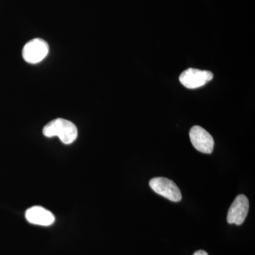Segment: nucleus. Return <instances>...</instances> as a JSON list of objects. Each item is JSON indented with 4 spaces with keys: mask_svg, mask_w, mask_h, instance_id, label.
<instances>
[{
    "mask_svg": "<svg viewBox=\"0 0 255 255\" xmlns=\"http://www.w3.org/2000/svg\"><path fill=\"white\" fill-rule=\"evenodd\" d=\"M43 132L46 137H59L62 142L66 145L73 143L78 135L76 126L63 119H56L50 122L43 128Z\"/></svg>",
    "mask_w": 255,
    "mask_h": 255,
    "instance_id": "1",
    "label": "nucleus"
},
{
    "mask_svg": "<svg viewBox=\"0 0 255 255\" xmlns=\"http://www.w3.org/2000/svg\"><path fill=\"white\" fill-rule=\"evenodd\" d=\"M150 187L156 194H159L173 202L182 200V193L177 184L165 177H155L151 179Z\"/></svg>",
    "mask_w": 255,
    "mask_h": 255,
    "instance_id": "2",
    "label": "nucleus"
},
{
    "mask_svg": "<svg viewBox=\"0 0 255 255\" xmlns=\"http://www.w3.org/2000/svg\"><path fill=\"white\" fill-rule=\"evenodd\" d=\"M48 52L49 46L46 41L41 38H34L23 47V58L28 63H38L46 58Z\"/></svg>",
    "mask_w": 255,
    "mask_h": 255,
    "instance_id": "3",
    "label": "nucleus"
},
{
    "mask_svg": "<svg viewBox=\"0 0 255 255\" xmlns=\"http://www.w3.org/2000/svg\"><path fill=\"white\" fill-rule=\"evenodd\" d=\"M214 75L211 72L199 69L189 68L183 72L179 77V81L183 86L194 90L204 86L212 80Z\"/></svg>",
    "mask_w": 255,
    "mask_h": 255,
    "instance_id": "4",
    "label": "nucleus"
},
{
    "mask_svg": "<svg viewBox=\"0 0 255 255\" xmlns=\"http://www.w3.org/2000/svg\"><path fill=\"white\" fill-rule=\"evenodd\" d=\"M189 137L194 148L202 153L211 154L214 150V140L207 130L194 126L189 131Z\"/></svg>",
    "mask_w": 255,
    "mask_h": 255,
    "instance_id": "5",
    "label": "nucleus"
},
{
    "mask_svg": "<svg viewBox=\"0 0 255 255\" xmlns=\"http://www.w3.org/2000/svg\"><path fill=\"white\" fill-rule=\"evenodd\" d=\"M249 200L246 196L241 194L236 198L228 210L227 221L229 224L241 226L244 223L249 211Z\"/></svg>",
    "mask_w": 255,
    "mask_h": 255,
    "instance_id": "6",
    "label": "nucleus"
},
{
    "mask_svg": "<svg viewBox=\"0 0 255 255\" xmlns=\"http://www.w3.org/2000/svg\"><path fill=\"white\" fill-rule=\"evenodd\" d=\"M28 222L38 226H49L55 222V216L50 211L41 206H33L26 212Z\"/></svg>",
    "mask_w": 255,
    "mask_h": 255,
    "instance_id": "7",
    "label": "nucleus"
},
{
    "mask_svg": "<svg viewBox=\"0 0 255 255\" xmlns=\"http://www.w3.org/2000/svg\"><path fill=\"white\" fill-rule=\"evenodd\" d=\"M193 255H209L206 252L204 251H196L195 253H194Z\"/></svg>",
    "mask_w": 255,
    "mask_h": 255,
    "instance_id": "8",
    "label": "nucleus"
}]
</instances>
